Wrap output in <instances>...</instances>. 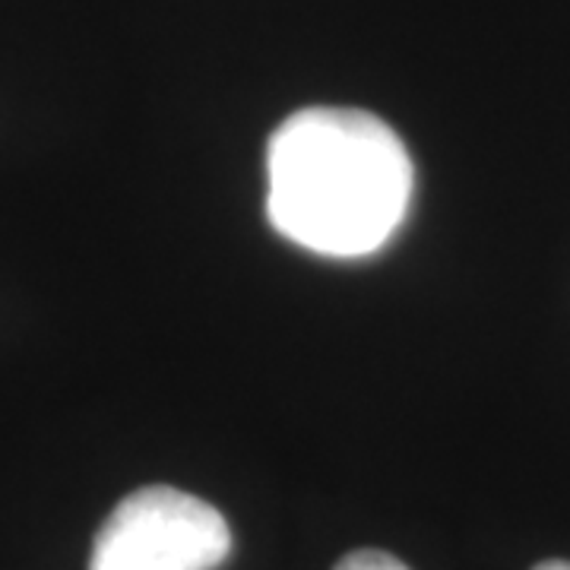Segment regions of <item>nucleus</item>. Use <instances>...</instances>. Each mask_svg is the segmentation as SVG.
Masks as SVG:
<instances>
[{
	"label": "nucleus",
	"instance_id": "obj_1",
	"mask_svg": "<svg viewBox=\"0 0 570 570\" xmlns=\"http://www.w3.org/2000/svg\"><path fill=\"white\" fill-rule=\"evenodd\" d=\"M266 216L324 257H365L406 219L412 159L396 130L358 108H302L266 149Z\"/></svg>",
	"mask_w": 570,
	"mask_h": 570
},
{
	"label": "nucleus",
	"instance_id": "obj_2",
	"mask_svg": "<svg viewBox=\"0 0 570 570\" xmlns=\"http://www.w3.org/2000/svg\"><path fill=\"white\" fill-rule=\"evenodd\" d=\"M232 551L219 510L168 485L127 494L92 542L89 570H216Z\"/></svg>",
	"mask_w": 570,
	"mask_h": 570
},
{
	"label": "nucleus",
	"instance_id": "obj_3",
	"mask_svg": "<svg viewBox=\"0 0 570 570\" xmlns=\"http://www.w3.org/2000/svg\"><path fill=\"white\" fill-rule=\"evenodd\" d=\"M336 570H409L400 558H393L390 551H377V549H358L346 554Z\"/></svg>",
	"mask_w": 570,
	"mask_h": 570
},
{
	"label": "nucleus",
	"instance_id": "obj_4",
	"mask_svg": "<svg viewBox=\"0 0 570 570\" xmlns=\"http://www.w3.org/2000/svg\"><path fill=\"white\" fill-rule=\"evenodd\" d=\"M532 570H570V561H542L539 568Z\"/></svg>",
	"mask_w": 570,
	"mask_h": 570
}]
</instances>
